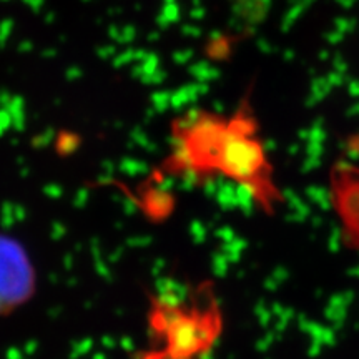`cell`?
Segmentation results:
<instances>
[{
	"mask_svg": "<svg viewBox=\"0 0 359 359\" xmlns=\"http://www.w3.org/2000/svg\"><path fill=\"white\" fill-rule=\"evenodd\" d=\"M172 172L193 180H228L264 215L285 203L275 167L248 98L231 114L196 111L173 128Z\"/></svg>",
	"mask_w": 359,
	"mask_h": 359,
	"instance_id": "1",
	"label": "cell"
},
{
	"mask_svg": "<svg viewBox=\"0 0 359 359\" xmlns=\"http://www.w3.org/2000/svg\"><path fill=\"white\" fill-rule=\"evenodd\" d=\"M151 326L161 348L155 359H203L223 331V314L206 283L185 302L160 298L151 311Z\"/></svg>",
	"mask_w": 359,
	"mask_h": 359,
	"instance_id": "2",
	"label": "cell"
},
{
	"mask_svg": "<svg viewBox=\"0 0 359 359\" xmlns=\"http://www.w3.org/2000/svg\"><path fill=\"white\" fill-rule=\"evenodd\" d=\"M330 190L344 245L359 251V165H336L331 170Z\"/></svg>",
	"mask_w": 359,
	"mask_h": 359,
	"instance_id": "3",
	"label": "cell"
},
{
	"mask_svg": "<svg viewBox=\"0 0 359 359\" xmlns=\"http://www.w3.org/2000/svg\"><path fill=\"white\" fill-rule=\"evenodd\" d=\"M32 288V271L24 251L13 241L0 238V311L24 302Z\"/></svg>",
	"mask_w": 359,
	"mask_h": 359,
	"instance_id": "4",
	"label": "cell"
}]
</instances>
